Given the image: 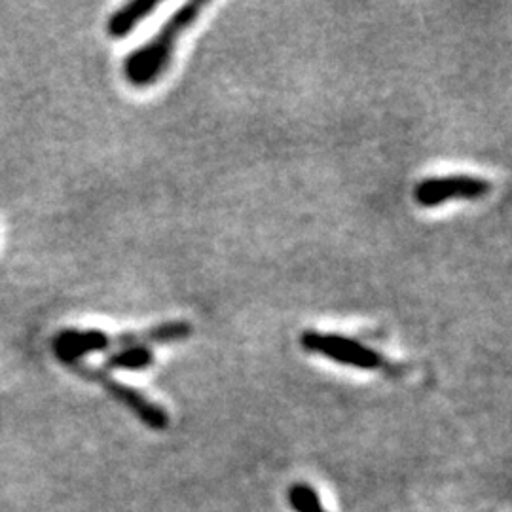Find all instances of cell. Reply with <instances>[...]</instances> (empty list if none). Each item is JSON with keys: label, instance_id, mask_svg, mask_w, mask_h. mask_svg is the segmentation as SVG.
<instances>
[{"label": "cell", "instance_id": "obj_1", "mask_svg": "<svg viewBox=\"0 0 512 512\" xmlns=\"http://www.w3.org/2000/svg\"><path fill=\"white\" fill-rule=\"evenodd\" d=\"M205 2H188L181 6L171 18L165 21L156 37L147 44L133 50L124 61V74L129 84L135 88L152 86L165 74L175 54V46L184 31L200 18Z\"/></svg>", "mask_w": 512, "mask_h": 512}, {"label": "cell", "instance_id": "obj_2", "mask_svg": "<svg viewBox=\"0 0 512 512\" xmlns=\"http://www.w3.org/2000/svg\"><path fill=\"white\" fill-rule=\"evenodd\" d=\"M302 348L315 355H321L340 365L359 368V370H380L387 366L384 355L376 349L368 348L363 342L353 340L348 336L332 334V332H319V330H306L300 336Z\"/></svg>", "mask_w": 512, "mask_h": 512}, {"label": "cell", "instance_id": "obj_3", "mask_svg": "<svg viewBox=\"0 0 512 512\" xmlns=\"http://www.w3.org/2000/svg\"><path fill=\"white\" fill-rule=\"evenodd\" d=\"M492 192V183L473 175H446L429 177L416 184L414 200L421 207H439L454 200H482Z\"/></svg>", "mask_w": 512, "mask_h": 512}, {"label": "cell", "instance_id": "obj_4", "mask_svg": "<svg viewBox=\"0 0 512 512\" xmlns=\"http://www.w3.org/2000/svg\"><path fill=\"white\" fill-rule=\"evenodd\" d=\"M84 374L95 376V380H101V384L105 385V389L109 391L110 395L124 406H128L129 410L150 429L164 431L169 427V416H167L164 408L152 403L141 391H137L129 385L118 384L107 374H99V372H93V370H84Z\"/></svg>", "mask_w": 512, "mask_h": 512}, {"label": "cell", "instance_id": "obj_5", "mask_svg": "<svg viewBox=\"0 0 512 512\" xmlns=\"http://www.w3.org/2000/svg\"><path fill=\"white\" fill-rule=\"evenodd\" d=\"M55 357L63 365H76L92 353L109 351L110 334L99 329H65L61 330L52 342Z\"/></svg>", "mask_w": 512, "mask_h": 512}, {"label": "cell", "instance_id": "obj_6", "mask_svg": "<svg viewBox=\"0 0 512 512\" xmlns=\"http://www.w3.org/2000/svg\"><path fill=\"white\" fill-rule=\"evenodd\" d=\"M192 334V327L186 321H169L154 325L150 329L122 332L110 336L112 348H129V346H150V344H171L181 342Z\"/></svg>", "mask_w": 512, "mask_h": 512}, {"label": "cell", "instance_id": "obj_7", "mask_svg": "<svg viewBox=\"0 0 512 512\" xmlns=\"http://www.w3.org/2000/svg\"><path fill=\"white\" fill-rule=\"evenodd\" d=\"M160 4L156 0H133L114 12L107 23V31L112 38H126L129 33L147 19Z\"/></svg>", "mask_w": 512, "mask_h": 512}, {"label": "cell", "instance_id": "obj_8", "mask_svg": "<svg viewBox=\"0 0 512 512\" xmlns=\"http://www.w3.org/2000/svg\"><path fill=\"white\" fill-rule=\"evenodd\" d=\"M154 351L150 346H129V348H120L112 351L107 361H105V368L107 370H145L154 365Z\"/></svg>", "mask_w": 512, "mask_h": 512}, {"label": "cell", "instance_id": "obj_9", "mask_svg": "<svg viewBox=\"0 0 512 512\" xmlns=\"http://www.w3.org/2000/svg\"><path fill=\"white\" fill-rule=\"evenodd\" d=\"M289 503L296 512H327L310 484H294L289 490Z\"/></svg>", "mask_w": 512, "mask_h": 512}]
</instances>
